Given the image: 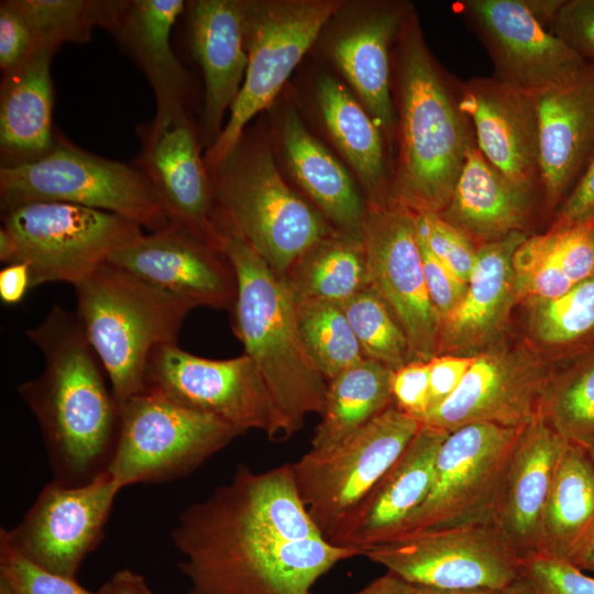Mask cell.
I'll use <instances>...</instances> for the list:
<instances>
[{
  "label": "cell",
  "instance_id": "6da1fadb",
  "mask_svg": "<svg viewBox=\"0 0 594 594\" xmlns=\"http://www.w3.org/2000/svg\"><path fill=\"white\" fill-rule=\"evenodd\" d=\"M187 594H309L356 548L322 538L298 493L292 463L264 472L239 465L172 530Z\"/></svg>",
  "mask_w": 594,
  "mask_h": 594
},
{
  "label": "cell",
  "instance_id": "7a4b0ae2",
  "mask_svg": "<svg viewBox=\"0 0 594 594\" xmlns=\"http://www.w3.org/2000/svg\"><path fill=\"white\" fill-rule=\"evenodd\" d=\"M29 340L44 356V369L19 385L34 415L53 481L77 486L108 470L120 428V411L106 372L76 316L55 305Z\"/></svg>",
  "mask_w": 594,
  "mask_h": 594
},
{
  "label": "cell",
  "instance_id": "3957f363",
  "mask_svg": "<svg viewBox=\"0 0 594 594\" xmlns=\"http://www.w3.org/2000/svg\"><path fill=\"white\" fill-rule=\"evenodd\" d=\"M221 251L237 280L233 332L260 371L287 439L308 415H322L328 381L300 341L295 297L285 277L232 231H222Z\"/></svg>",
  "mask_w": 594,
  "mask_h": 594
},
{
  "label": "cell",
  "instance_id": "277c9868",
  "mask_svg": "<svg viewBox=\"0 0 594 594\" xmlns=\"http://www.w3.org/2000/svg\"><path fill=\"white\" fill-rule=\"evenodd\" d=\"M399 158L388 201L441 213L474 142L410 13L399 33Z\"/></svg>",
  "mask_w": 594,
  "mask_h": 594
},
{
  "label": "cell",
  "instance_id": "5b68a950",
  "mask_svg": "<svg viewBox=\"0 0 594 594\" xmlns=\"http://www.w3.org/2000/svg\"><path fill=\"white\" fill-rule=\"evenodd\" d=\"M74 287L75 314L119 407L145 391L152 353L176 343L194 306L110 262Z\"/></svg>",
  "mask_w": 594,
  "mask_h": 594
},
{
  "label": "cell",
  "instance_id": "8992f818",
  "mask_svg": "<svg viewBox=\"0 0 594 594\" xmlns=\"http://www.w3.org/2000/svg\"><path fill=\"white\" fill-rule=\"evenodd\" d=\"M210 169L220 231L240 235L282 276L311 246L337 232L288 187L268 147L240 142Z\"/></svg>",
  "mask_w": 594,
  "mask_h": 594
},
{
  "label": "cell",
  "instance_id": "52a82bcc",
  "mask_svg": "<svg viewBox=\"0 0 594 594\" xmlns=\"http://www.w3.org/2000/svg\"><path fill=\"white\" fill-rule=\"evenodd\" d=\"M37 201L111 212L151 232L172 224L142 170L89 153L64 139L55 140L54 146L36 160L0 168L2 211Z\"/></svg>",
  "mask_w": 594,
  "mask_h": 594
},
{
  "label": "cell",
  "instance_id": "ba28073f",
  "mask_svg": "<svg viewBox=\"0 0 594 594\" xmlns=\"http://www.w3.org/2000/svg\"><path fill=\"white\" fill-rule=\"evenodd\" d=\"M344 7L338 0L246 1L248 65L218 139L207 148L212 168L238 146L248 123L282 90L323 28Z\"/></svg>",
  "mask_w": 594,
  "mask_h": 594
},
{
  "label": "cell",
  "instance_id": "9c48e42d",
  "mask_svg": "<svg viewBox=\"0 0 594 594\" xmlns=\"http://www.w3.org/2000/svg\"><path fill=\"white\" fill-rule=\"evenodd\" d=\"M117 447L108 466L121 490L190 474L240 430L211 415L144 391L119 406Z\"/></svg>",
  "mask_w": 594,
  "mask_h": 594
},
{
  "label": "cell",
  "instance_id": "30bf717a",
  "mask_svg": "<svg viewBox=\"0 0 594 594\" xmlns=\"http://www.w3.org/2000/svg\"><path fill=\"white\" fill-rule=\"evenodd\" d=\"M421 426L393 403L327 452L292 463L300 498L327 541L405 451Z\"/></svg>",
  "mask_w": 594,
  "mask_h": 594
},
{
  "label": "cell",
  "instance_id": "8fae6325",
  "mask_svg": "<svg viewBox=\"0 0 594 594\" xmlns=\"http://www.w3.org/2000/svg\"><path fill=\"white\" fill-rule=\"evenodd\" d=\"M361 556L410 584L502 591L520 576V558L495 520L400 534Z\"/></svg>",
  "mask_w": 594,
  "mask_h": 594
},
{
  "label": "cell",
  "instance_id": "7c38bea8",
  "mask_svg": "<svg viewBox=\"0 0 594 594\" xmlns=\"http://www.w3.org/2000/svg\"><path fill=\"white\" fill-rule=\"evenodd\" d=\"M2 219L16 244L14 262L30 266L32 288L53 282L76 286L143 234L123 217L66 202L23 204L3 211Z\"/></svg>",
  "mask_w": 594,
  "mask_h": 594
},
{
  "label": "cell",
  "instance_id": "4fadbf2b",
  "mask_svg": "<svg viewBox=\"0 0 594 594\" xmlns=\"http://www.w3.org/2000/svg\"><path fill=\"white\" fill-rule=\"evenodd\" d=\"M145 391L217 417L242 433L256 429L283 439V426L270 391L252 359L209 360L164 344L152 353Z\"/></svg>",
  "mask_w": 594,
  "mask_h": 594
},
{
  "label": "cell",
  "instance_id": "5bb4252c",
  "mask_svg": "<svg viewBox=\"0 0 594 594\" xmlns=\"http://www.w3.org/2000/svg\"><path fill=\"white\" fill-rule=\"evenodd\" d=\"M520 430L472 424L449 432L437 455L431 490L398 535L495 520Z\"/></svg>",
  "mask_w": 594,
  "mask_h": 594
},
{
  "label": "cell",
  "instance_id": "9a60e30c",
  "mask_svg": "<svg viewBox=\"0 0 594 594\" xmlns=\"http://www.w3.org/2000/svg\"><path fill=\"white\" fill-rule=\"evenodd\" d=\"M363 242L370 284L403 328L410 361L438 355L439 318L429 298L416 213L388 201L366 202Z\"/></svg>",
  "mask_w": 594,
  "mask_h": 594
},
{
  "label": "cell",
  "instance_id": "2e32d148",
  "mask_svg": "<svg viewBox=\"0 0 594 594\" xmlns=\"http://www.w3.org/2000/svg\"><path fill=\"white\" fill-rule=\"evenodd\" d=\"M120 491L107 471L77 486L52 481L15 527L0 529V538L44 570L76 580L84 559L103 537Z\"/></svg>",
  "mask_w": 594,
  "mask_h": 594
},
{
  "label": "cell",
  "instance_id": "e0dca14e",
  "mask_svg": "<svg viewBox=\"0 0 594 594\" xmlns=\"http://www.w3.org/2000/svg\"><path fill=\"white\" fill-rule=\"evenodd\" d=\"M551 372L524 345L498 341L475 354L455 392L421 422L448 432L472 424L522 428L541 414Z\"/></svg>",
  "mask_w": 594,
  "mask_h": 594
},
{
  "label": "cell",
  "instance_id": "ac0fdd59",
  "mask_svg": "<svg viewBox=\"0 0 594 594\" xmlns=\"http://www.w3.org/2000/svg\"><path fill=\"white\" fill-rule=\"evenodd\" d=\"M458 7L481 34L495 78L532 96L576 76L588 63L544 26L522 0H465Z\"/></svg>",
  "mask_w": 594,
  "mask_h": 594
},
{
  "label": "cell",
  "instance_id": "d6986e66",
  "mask_svg": "<svg viewBox=\"0 0 594 594\" xmlns=\"http://www.w3.org/2000/svg\"><path fill=\"white\" fill-rule=\"evenodd\" d=\"M143 139L142 172L170 223L221 251L211 178L186 112L154 118Z\"/></svg>",
  "mask_w": 594,
  "mask_h": 594
},
{
  "label": "cell",
  "instance_id": "ffe728a7",
  "mask_svg": "<svg viewBox=\"0 0 594 594\" xmlns=\"http://www.w3.org/2000/svg\"><path fill=\"white\" fill-rule=\"evenodd\" d=\"M110 263L194 307H232L237 280L227 256L170 224L116 251Z\"/></svg>",
  "mask_w": 594,
  "mask_h": 594
},
{
  "label": "cell",
  "instance_id": "44dd1931",
  "mask_svg": "<svg viewBox=\"0 0 594 594\" xmlns=\"http://www.w3.org/2000/svg\"><path fill=\"white\" fill-rule=\"evenodd\" d=\"M341 10V23L327 45L329 57L380 130L391 138L397 119L391 96L389 48L410 12L395 2L360 4L349 14Z\"/></svg>",
  "mask_w": 594,
  "mask_h": 594
},
{
  "label": "cell",
  "instance_id": "7402d4cb",
  "mask_svg": "<svg viewBox=\"0 0 594 594\" xmlns=\"http://www.w3.org/2000/svg\"><path fill=\"white\" fill-rule=\"evenodd\" d=\"M473 122L476 146L512 182L534 188L539 178V120L535 96L497 78L466 82L458 101Z\"/></svg>",
  "mask_w": 594,
  "mask_h": 594
},
{
  "label": "cell",
  "instance_id": "603a6c76",
  "mask_svg": "<svg viewBox=\"0 0 594 594\" xmlns=\"http://www.w3.org/2000/svg\"><path fill=\"white\" fill-rule=\"evenodd\" d=\"M448 431L421 422L397 461L338 527L329 542L362 549L397 536L427 498Z\"/></svg>",
  "mask_w": 594,
  "mask_h": 594
},
{
  "label": "cell",
  "instance_id": "cb8c5ba5",
  "mask_svg": "<svg viewBox=\"0 0 594 594\" xmlns=\"http://www.w3.org/2000/svg\"><path fill=\"white\" fill-rule=\"evenodd\" d=\"M535 99L539 179L547 205L559 208L594 154V64Z\"/></svg>",
  "mask_w": 594,
  "mask_h": 594
},
{
  "label": "cell",
  "instance_id": "d4e9b609",
  "mask_svg": "<svg viewBox=\"0 0 594 594\" xmlns=\"http://www.w3.org/2000/svg\"><path fill=\"white\" fill-rule=\"evenodd\" d=\"M527 238L514 232L476 248L464 298L439 320L438 355L472 356L499 341L517 302L512 258Z\"/></svg>",
  "mask_w": 594,
  "mask_h": 594
},
{
  "label": "cell",
  "instance_id": "484cf974",
  "mask_svg": "<svg viewBox=\"0 0 594 594\" xmlns=\"http://www.w3.org/2000/svg\"><path fill=\"white\" fill-rule=\"evenodd\" d=\"M566 441L541 416L521 428L495 509V521L520 559L541 550V524Z\"/></svg>",
  "mask_w": 594,
  "mask_h": 594
},
{
  "label": "cell",
  "instance_id": "4316f807",
  "mask_svg": "<svg viewBox=\"0 0 594 594\" xmlns=\"http://www.w3.org/2000/svg\"><path fill=\"white\" fill-rule=\"evenodd\" d=\"M189 40L205 85L202 114L207 148L218 139L227 110L245 75L246 1L198 0L190 3Z\"/></svg>",
  "mask_w": 594,
  "mask_h": 594
},
{
  "label": "cell",
  "instance_id": "83f0119b",
  "mask_svg": "<svg viewBox=\"0 0 594 594\" xmlns=\"http://www.w3.org/2000/svg\"><path fill=\"white\" fill-rule=\"evenodd\" d=\"M531 191L494 167L473 142L450 201L439 216L480 246L526 232Z\"/></svg>",
  "mask_w": 594,
  "mask_h": 594
},
{
  "label": "cell",
  "instance_id": "f1b7e54d",
  "mask_svg": "<svg viewBox=\"0 0 594 594\" xmlns=\"http://www.w3.org/2000/svg\"><path fill=\"white\" fill-rule=\"evenodd\" d=\"M185 7L183 0L124 1L112 31L152 85L156 119L185 111L187 75L169 40L173 25Z\"/></svg>",
  "mask_w": 594,
  "mask_h": 594
},
{
  "label": "cell",
  "instance_id": "f546056e",
  "mask_svg": "<svg viewBox=\"0 0 594 594\" xmlns=\"http://www.w3.org/2000/svg\"><path fill=\"white\" fill-rule=\"evenodd\" d=\"M282 139L288 168L317 210L338 232L362 239L366 199L343 164L295 111L284 120Z\"/></svg>",
  "mask_w": 594,
  "mask_h": 594
},
{
  "label": "cell",
  "instance_id": "4dcf8cb0",
  "mask_svg": "<svg viewBox=\"0 0 594 594\" xmlns=\"http://www.w3.org/2000/svg\"><path fill=\"white\" fill-rule=\"evenodd\" d=\"M55 52L40 46L20 68L2 76L0 145L2 155L12 158L9 164L36 160L54 146L51 61Z\"/></svg>",
  "mask_w": 594,
  "mask_h": 594
},
{
  "label": "cell",
  "instance_id": "1f68e13d",
  "mask_svg": "<svg viewBox=\"0 0 594 594\" xmlns=\"http://www.w3.org/2000/svg\"><path fill=\"white\" fill-rule=\"evenodd\" d=\"M317 101L330 138L367 194L366 202L387 204L392 183L383 132L359 99L332 76L319 78Z\"/></svg>",
  "mask_w": 594,
  "mask_h": 594
},
{
  "label": "cell",
  "instance_id": "d6a6232c",
  "mask_svg": "<svg viewBox=\"0 0 594 594\" xmlns=\"http://www.w3.org/2000/svg\"><path fill=\"white\" fill-rule=\"evenodd\" d=\"M594 532V461L569 442L559 460L541 524V550L572 562Z\"/></svg>",
  "mask_w": 594,
  "mask_h": 594
},
{
  "label": "cell",
  "instance_id": "836d02e7",
  "mask_svg": "<svg viewBox=\"0 0 594 594\" xmlns=\"http://www.w3.org/2000/svg\"><path fill=\"white\" fill-rule=\"evenodd\" d=\"M392 369L370 359L328 382L324 409L311 439V451L327 452L340 444L393 402Z\"/></svg>",
  "mask_w": 594,
  "mask_h": 594
},
{
  "label": "cell",
  "instance_id": "e575fe53",
  "mask_svg": "<svg viewBox=\"0 0 594 594\" xmlns=\"http://www.w3.org/2000/svg\"><path fill=\"white\" fill-rule=\"evenodd\" d=\"M284 277L297 299L341 305L371 287L363 238L337 231L311 246Z\"/></svg>",
  "mask_w": 594,
  "mask_h": 594
},
{
  "label": "cell",
  "instance_id": "d590c367",
  "mask_svg": "<svg viewBox=\"0 0 594 594\" xmlns=\"http://www.w3.org/2000/svg\"><path fill=\"white\" fill-rule=\"evenodd\" d=\"M525 305L529 332L540 344L572 360L594 349V276L559 297Z\"/></svg>",
  "mask_w": 594,
  "mask_h": 594
},
{
  "label": "cell",
  "instance_id": "8d00e7d4",
  "mask_svg": "<svg viewBox=\"0 0 594 594\" xmlns=\"http://www.w3.org/2000/svg\"><path fill=\"white\" fill-rule=\"evenodd\" d=\"M295 316L304 349L328 382L365 359L339 304L295 298Z\"/></svg>",
  "mask_w": 594,
  "mask_h": 594
},
{
  "label": "cell",
  "instance_id": "74e56055",
  "mask_svg": "<svg viewBox=\"0 0 594 594\" xmlns=\"http://www.w3.org/2000/svg\"><path fill=\"white\" fill-rule=\"evenodd\" d=\"M541 416L566 441H594V349L551 372Z\"/></svg>",
  "mask_w": 594,
  "mask_h": 594
},
{
  "label": "cell",
  "instance_id": "f35d334b",
  "mask_svg": "<svg viewBox=\"0 0 594 594\" xmlns=\"http://www.w3.org/2000/svg\"><path fill=\"white\" fill-rule=\"evenodd\" d=\"M29 22L36 47L57 50L65 42L84 43L90 40L96 26L111 33L124 1L91 0H14Z\"/></svg>",
  "mask_w": 594,
  "mask_h": 594
},
{
  "label": "cell",
  "instance_id": "ab89813d",
  "mask_svg": "<svg viewBox=\"0 0 594 594\" xmlns=\"http://www.w3.org/2000/svg\"><path fill=\"white\" fill-rule=\"evenodd\" d=\"M365 359L392 370L410 362L407 337L395 316L369 287L340 305Z\"/></svg>",
  "mask_w": 594,
  "mask_h": 594
},
{
  "label": "cell",
  "instance_id": "60d3db41",
  "mask_svg": "<svg viewBox=\"0 0 594 594\" xmlns=\"http://www.w3.org/2000/svg\"><path fill=\"white\" fill-rule=\"evenodd\" d=\"M517 302L559 297L574 284L561 270L548 233L528 237L512 258Z\"/></svg>",
  "mask_w": 594,
  "mask_h": 594
},
{
  "label": "cell",
  "instance_id": "b9f144b4",
  "mask_svg": "<svg viewBox=\"0 0 594 594\" xmlns=\"http://www.w3.org/2000/svg\"><path fill=\"white\" fill-rule=\"evenodd\" d=\"M0 579L11 587L13 594H114L110 582L98 591L82 587L72 580L34 564L0 538Z\"/></svg>",
  "mask_w": 594,
  "mask_h": 594
},
{
  "label": "cell",
  "instance_id": "7bdbcfd3",
  "mask_svg": "<svg viewBox=\"0 0 594 594\" xmlns=\"http://www.w3.org/2000/svg\"><path fill=\"white\" fill-rule=\"evenodd\" d=\"M418 238L447 267L468 283L476 261V246L438 213H416Z\"/></svg>",
  "mask_w": 594,
  "mask_h": 594
},
{
  "label": "cell",
  "instance_id": "ee69618b",
  "mask_svg": "<svg viewBox=\"0 0 594 594\" xmlns=\"http://www.w3.org/2000/svg\"><path fill=\"white\" fill-rule=\"evenodd\" d=\"M547 233L561 270L574 285L594 276V216L569 226L553 223Z\"/></svg>",
  "mask_w": 594,
  "mask_h": 594
},
{
  "label": "cell",
  "instance_id": "f6af8a7d",
  "mask_svg": "<svg viewBox=\"0 0 594 594\" xmlns=\"http://www.w3.org/2000/svg\"><path fill=\"white\" fill-rule=\"evenodd\" d=\"M520 578L540 594H594V576L543 553L520 559Z\"/></svg>",
  "mask_w": 594,
  "mask_h": 594
},
{
  "label": "cell",
  "instance_id": "bcb514c9",
  "mask_svg": "<svg viewBox=\"0 0 594 594\" xmlns=\"http://www.w3.org/2000/svg\"><path fill=\"white\" fill-rule=\"evenodd\" d=\"M549 26L584 61L594 64V0H562Z\"/></svg>",
  "mask_w": 594,
  "mask_h": 594
},
{
  "label": "cell",
  "instance_id": "7dc6e473",
  "mask_svg": "<svg viewBox=\"0 0 594 594\" xmlns=\"http://www.w3.org/2000/svg\"><path fill=\"white\" fill-rule=\"evenodd\" d=\"M34 33L14 0L0 3V68L2 76L20 68L36 51Z\"/></svg>",
  "mask_w": 594,
  "mask_h": 594
},
{
  "label": "cell",
  "instance_id": "c3c4849f",
  "mask_svg": "<svg viewBox=\"0 0 594 594\" xmlns=\"http://www.w3.org/2000/svg\"><path fill=\"white\" fill-rule=\"evenodd\" d=\"M391 389L396 407L422 421L429 410V362L410 361L394 370Z\"/></svg>",
  "mask_w": 594,
  "mask_h": 594
},
{
  "label": "cell",
  "instance_id": "681fc988",
  "mask_svg": "<svg viewBox=\"0 0 594 594\" xmlns=\"http://www.w3.org/2000/svg\"><path fill=\"white\" fill-rule=\"evenodd\" d=\"M418 240L429 298L440 320L460 305L466 293L468 283L436 257L419 238Z\"/></svg>",
  "mask_w": 594,
  "mask_h": 594
},
{
  "label": "cell",
  "instance_id": "f907efd6",
  "mask_svg": "<svg viewBox=\"0 0 594 594\" xmlns=\"http://www.w3.org/2000/svg\"><path fill=\"white\" fill-rule=\"evenodd\" d=\"M474 359L475 355L439 354L428 361L429 410L442 404L455 392Z\"/></svg>",
  "mask_w": 594,
  "mask_h": 594
},
{
  "label": "cell",
  "instance_id": "816d5d0a",
  "mask_svg": "<svg viewBox=\"0 0 594 594\" xmlns=\"http://www.w3.org/2000/svg\"><path fill=\"white\" fill-rule=\"evenodd\" d=\"M594 216V154L580 178L557 209L553 223L569 226Z\"/></svg>",
  "mask_w": 594,
  "mask_h": 594
},
{
  "label": "cell",
  "instance_id": "f5cc1de1",
  "mask_svg": "<svg viewBox=\"0 0 594 594\" xmlns=\"http://www.w3.org/2000/svg\"><path fill=\"white\" fill-rule=\"evenodd\" d=\"M32 288V275L29 264L14 262L0 271V299L6 305H16Z\"/></svg>",
  "mask_w": 594,
  "mask_h": 594
},
{
  "label": "cell",
  "instance_id": "db71d44e",
  "mask_svg": "<svg viewBox=\"0 0 594 594\" xmlns=\"http://www.w3.org/2000/svg\"><path fill=\"white\" fill-rule=\"evenodd\" d=\"M309 594L316 593L310 592ZM351 594H414V590L410 583L387 571L362 590Z\"/></svg>",
  "mask_w": 594,
  "mask_h": 594
},
{
  "label": "cell",
  "instance_id": "11a10c76",
  "mask_svg": "<svg viewBox=\"0 0 594 594\" xmlns=\"http://www.w3.org/2000/svg\"><path fill=\"white\" fill-rule=\"evenodd\" d=\"M109 582L114 594H156L141 574L128 569L116 572Z\"/></svg>",
  "mask_w": 594,
  "mask_h": 594
},
{
  "label": "cell",
  "instance_id": "9f6ffc18",
  "mask_svg": "<svg viewBox=\"0 0 594 594\" xmlns=\"http://www.w3.org/2000/svg\"><path fill=\"white\" fill-rule=\"evenodd\" d=\"M571 563L594 576V532Z\"/></svg>",
  "mask_w": 594,
  "mask_h": 594
},
{
  "label": "cell",
  "instance_id": "6f0895ef",
  "mask_svg": "<svg viewBox=\"0 0 594 594\" xmlns=\"http://www.w3.org/2000/svg\"><path fill=\"white\" fill-rule=\"evenodd\" d=\"M16 256V244L11 233L1 226L0 228V261L6 264L13 263Z\"/></svg>",
  "mask_w": 594,
  "mask_h": 594
},
{
  "label": "cell",
  "instance_id": "680465c9",
  "mask_svg": "<svg viewBox=\"0 0 594 594\" xmlns=\"http://www.w3.org/2000/svg\"><path fill=\"white\" fill-rule=\"evenodd\" d=\"M413 585L414 594H501L497 590H440L420 585Z\"/></svg>",
  "mask_w": 594,
  "mask_h": 594
},
{
  "label": "cell",
  "instance_id": "91938a15",
  "mask_svg": "<svg viewBox=\"0 0 594 594\" xmlns=\"http://www.w3.org/2000/svg\"><path fill=\"white\" fill-rule=\"evenodd\" d=\"M501 594H540L520 576L501 591Z\"/></svg>",
  "mask_w": 594,
  "mask_h": 594
},
{
  "label": "cell",
  "instance_id": "94428289",
  "mask_svg": "<svg viewBox=\"0 0 594 594\" xmlns=\"http://www.w3.org/2000/svg\"><path fill=\"white\" fill-rule=\"evenodd\" d=\"M0 594H13L9 584L2 579H0Z\"/></svg>",
  "mask_w": 594,
  "mask_h": 594
},
{
  "label": "cell",
  "instance_id": "6125c7cd",
  "mask_svg": "<svg viewBox=\"0 0 594 594\" xmlns=\"http://www.w3.org/2000/svg\"><path fill=\"white\" fill-rule=\"evenodd\" d=\"M592 460L594 461V441L586 447Z\"/></svg>",
  "mask_w": 594,
  "mask_h": 594
}]
</instances>
